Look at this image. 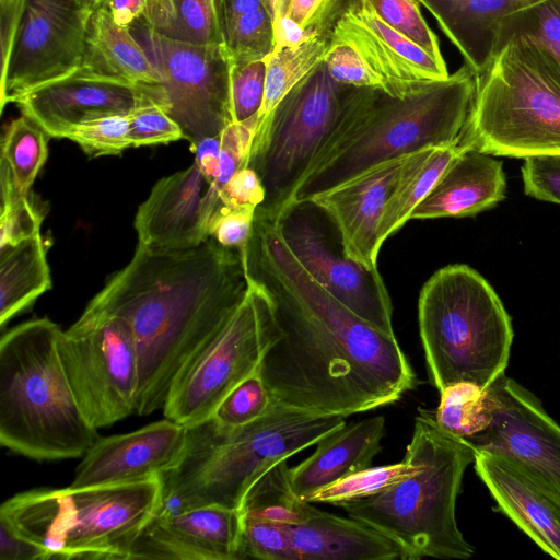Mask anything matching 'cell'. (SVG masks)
<instances>
[{"mask_svg": "<svg viewBox=\"0 0 560 560\" xmlns=\"http://www.w3.org/2000/svg\"><path fill=\"white\" fill-rule=\"evenodd\" d=\"M257 125L258 115L244 121H232L221 131L219 173L205 195L206 205L210 209L220 208L219 191L241 167L247 166Z\"/></svg>", "mask_w": 560, "mask_h": 560, "instance_id": "cell-40", "label": "cell"}, {"mask_svg": "<svg viewBox=\"0 0 560 560\" xmlns=\"http://www.w3.org/2000/svg\"><path fill=\"white\" fill-rule=\"evenodd\" d=\"M418 322L431 383L471 382L489 387L504 374L514 337L510 315L475 269L454 264L423 284Z\"/></svg>", "mask_w": 560, "mask_h": 560, "instance_id": "cell-9", "label": "cell"}, {"mask_svg": "<svg viewBox=\"0 0 560 560\" xmlns=\"http://www.w3.org/2000/svg\"><path fill=\"white\" fill-rule=\"evenodd\" d=\"M323 61L329 75L338 83L381 90L378 78L347 43H331Z\"/></svg>", "mask_w": 560, "mask_h": 560, "instance_id": "cell-47", "label": "cell"}, {"mask_svg": "<svg viewBox=\"0 0 560 560\" xmlns=\"http://www.w3.org/2000/svg\"><path fill=\"white\" fill-rule=\"evenodd\" d=\"M220 25L240 15L264 9L262 0H217Z\"/></svg>", "mask_w": 560, "mask_h": 560, "instance_id": "cell-56", "label": "cell"}, {"mask_svg": "<svg viewBox=\"0 0 560 560\" xmlns=\"http://www.w3.org/2000/svg\"><path fill=\"white\" fill-rule=\"evenodd\" d=\"M43 237L34 235L0 250V325L31 306L51 289Z\"/></svg>", "mask_w": 560, "mask_h": 560, "instance_id": "cell-29", "label": "cell"}, {"mask_svg": "<svg viewBox=\"0 0 560 560\" xmlns=\"http://www.w3.org/2000/svg\"><path fill=\"white\" fill-rule=\"evenodd\" d=\"M273 35L275 48L290 47L298 45L307 39L313 34H310L305 28L290 19L288 15L275 18ZM273 48V49H275Z\"/></svg>", "mask_w": 560, "mask_h": 560, "instance_id": "cell-55", "label": "cell"}, {"mask_svg": "<svg viewBox=\"0 0 560 560\" xmlns=\"http://www.w3.org/2000/svg\"><path fill=\"white\" fill-rule=\"evenodd\" d=\"M50 559L42 546L18 535L0 521V560Z\"/></svg>", "mask_w": 560, "mask_h": 560, "instance_id": "cell-52", "label": "cell"}, {"mask_svg": "<svg viewBox=\"0 0 560 560\" xmlns=\"http://www.w3.org/2000/svg\"><path fill=\"white\" fill-rule=\"evenodd\" d=\"M266 190L258 174L249 166L241 167L219 191L222 207L233 208L264 203Z\"/></svg>", "mask_w": 560, "mask_h": 560, "instance_id": "cell-50", "label": "cell"}, {"mask_svg": "<svg viewBox=\"0 0 560 560\" xmlns=\"http://www.w3.org/2000/svg\"><path fill=\"white\" fill-rule=\"evenodd\" d=\"M465 149L466 147L462 144L428 148L410 156L383 210L380 226L382 245L411 220L415 209L430 194L453 160Z\"/></svg>", "mask_w": 560, "mask_h": 560, "instance_id": "cell-30", "label": "cell"}, {"mask_svg": "<svg viewBox=\"0 0 560 560\" xmlns=\"http://www.w3.org/2000/svg\"><path fill=\"white\" fill-rule=\"evenodd\" d=\"M291 0H262L265 9L272 20L278 16L288 15Z\"/></svg>", "mask_w": 560, "mask_h": 560, "instance_id": "cell-58", "label": "cell"}, {"mask_svg": "<svg viewBox=\"0 0 560 560\" xmlns=\"http://www.w3.org/2000/svg\"><path fill=\"white\" fill-rule=\"evenodd\" d=\"M81 69L132 86L161 82L131 30L116 24L105 7L90 15Z\"/></svg>", "mask_w": 560, "mask_h": 560, "instance_id": "cell-28", "label": "cell"}, {"mask_svg": "<svg viewBox=\"0 0 560 560\" xmlns=\"http://www.w3.org/2000/svg\"><path fill=\"white\" fill-rule=\"evenodd\" d=\"M279 232L304 269L373 327L394 335L393 305L378 271L348 258L329 217L312 200L291 202L276 218Z\"/></svg>", "mask_w": 560, "mask_h": 560, "instance_id": "cell-14", "label": "cell"}, {"mask_svg": "<svg viewBox=\"0 0 560 560\" xmlns=\"http://www.w3.org/2000/svg\"><path fill=\"white\" fill-rule=\"evenodd\" d=\"M460 144L495 156H560L557 58L529 36H510L475 73Z\"/></svg>", "mask_w": 560, "mask_h": 560, "instance_id": "cell-8", "label": "cell"}, {"mask_svg": "<svg viewBox=\"0 0 560 560\" xmlns=\"http://www.w3.org/2000/svg\"><path fill=\"white\" fill-rule=\"evenodd\" d=\"M242 529V510L222 505L155 515L130 559L241 560Z\"/></svg>", "mask_w": 560, "mask_h": 560, "instance_id": "cell-20", "label": "cell"}, {"mask_svg": "<svg viewBox=\"0 0 560 560\" xmlns=\"http://www.w3.org/2000/svg\"><path fill=\"white\" fill-rule=\"evenodd\" d=\"M384 433L385 419L375 416L346 423L320 439L314 453L289 470L294 494L307 501L315 491L372 466Z\"/></svg>", "mask_w": 560, "mask_h": 560, "instance_id": "cell-25", "label": "cell"}, {"mask_svg": "<svg viewBox=\"0 0 560 560\" xmlns=\"http://www.w3.org/2000/svg\"><path fill=\"white\" fill-rule=\"evenodd\" d=\"M265 59L232 62L230 95L233 121H244L258 115L265 93Z\"/></svg>", "mask_w": 560, "mask_h": 560, "instance_id": "cell-46", "label": "cell"}, {"mask_svg": "<svg viewBox=\"0 0 560 560\" xmlns=\"http://www.w3.org/2000/svg\"><path fill=\"white\" fill-rule=\"evenodd\" d=\"M270 295L280 336L259 365L273 400L348 417L398 401L417 376L395 335L350 311L298 261L276 220L256 210L242 257Z\"/></svg>", "mask_w": 560, "mask_h": 560, "instance_id": "cell-1", "label": "cell"}, {"mask_svg": "<svg viewBox=\"0 0 560 560\" xmlns=\"http://www.w3.org/2000/svg\"><path fill=\"white\" fill-rule=\"evenodd\" d=\"M27 0H0L1 73L9 65Z\"/></svg>", "mask_w": 560, "mask_h": 560, "instance_id": "cell-51", "label": "cell"}, {"mask_svg": "<svg viewBox=\"0 0 560 560\" xmlns=\"http://www.w3.org/2000/svg\"><path fill=\"white\" fill-rule=\"evenodd\" d=\"M90 13L78 0H27L9 65L0 77V107L78 71Z\"/></svg>", "mask_w": 560, "mask_h": 560, "instance_id": "cell-15", "label": "cell"}, {"mask_svg": "<svg viewBox=\"0 0 560 560\" xmlns=\"http://www.w3.org/2000/svg\"><path fill=\"white\" fill-rule=\"evenodd\" d=\"M420 468L421 464L416 458L405 454L404 459L399 463L377 467L370 466L328 485L311 494L307 501L339 505L343 502L368 498L416 474Z\"/></svg>", "mask_w": 560, "mask_h": 560, "instance_id": "cell-36", "label": "cell"}, {"mask_svg": "<svg viewBox=\"0 0 560 560\" xmlns=\"http://www.w3.org/2000/svg\"><path fill=\"white\" fill-rule=\"evenodd\" d=\"M186 439L187 428L167 418L129 433L100 436L82 456L70 486H107L160 477L178 464Z\"/></svg>", "mask_w": 560, "mask_h": 560, "instance_id": "cell-18", "label": "cell"}, {"mask_svg": "<svg viewBox=\"0 0 560 560\" xmlns=\"http://www.w3.org/2000/svg\"><path fill=\"white\" fill-rule=\"evenodd\" d=\"M346 417L293 408L273 400L259 419L225 428L209 418L187 428L178 464L161 476L156 515L201 505L241 509L255 480L282 459L342 428Z\"/></svg>", "mask_w": 560, "mask_h": 560, "instance_id": "cell-4", "label": "cell"}, {"mask_svg": "<svg viewBox=\"0 0 560 560\" xmlns=\"http://www.w3.org/2000/svg\"><path fill=\"white\" fill-rule=\"evenodd\" d=\"M0 250L39 234L44 215L18 187L8 164L0 160Z\"/></svg>", "mask_w": 560, "mask_h": 560, "instance_id": "cell-37", "label": "cell"}, {"mask_svg": "<svg viewBox=\"0 0 560 560\" xmlns=\"http://www.w3.org/2000/svg\"><path fill=\"white\" fill-rule=\"evenodd\" d=\"M522 179L527 196L560 205V156L524 159Z\"/></svg>", "mask_w": 560, "mask_h": 560, "instance_id": "cell-49", "label": "cell"}, {"mask_svg": "<svg viewBox=\"0 0 560 560\" xmlns=\"http://www.w3.org/2000/svg\"><path fill=\"white\" fill-rule=\"evenodd\" d=\"M78 2L86 12L92 14L95 10L105 7L108 0H78Z\"/></svg>", "mask_w": 560, "mask_h": 560, "instance_id": "cell-59", "label": "cell"}, {"mask_svg": "<svg viewBox=\"0 0 560 560\" xmlns=\"http://www.w3.org/2000/svg\"><path fill=\"white\" fill-rule=\"evenodd\" d=\"M15 104L49 137L63 139L71 127L85 120L129 115L137 104V88L80 68L25 94Z\"/></svg>", "mask_w": 560, "mask_h": 560, "instance_id": "cell-21", "label": "cell"}, {"mask_svg": "<svg viewBox=\"0 0 560 560\" xmlns=\"http://www.w3.org/2000/svg\"><path fill=\"white\" fill-rule=\"evenodd\" d=\"M243 513L241 560H298L291 526Z\"/></svg>", "mask_w": 560, "mask_h": 560, "instance_id": "cell-42", "label": "cell"}, {"mask_svg": "<svg viewBox=\"0 0 560 560\" xmlns=\"http://www.w3.org/2000/svg\"><path fill=\"white\" fill-rule=\"evenodd\" d=\"M61 332L43 317L14 326L0 340V443L39 462L82 457L100 438L63 370Z\"/></svg>", "mask_w": 560, "mask_h": 560, "instance_id": "cell-5", "label": "cell"}, {"mask_svg": "<svg viewBox=\"0 0 560 560\" xmlns=\"http://www.w3.org/2000/svg\"><path fill=\"white\" fill-rule=\"evenodd\" d=\"M141 20L175 40L224 45L217 0H149Z\"/></svg>", "mask_w": 560, "mask_h": 560, "instance_id": "cell-31", "label": "cell"}, {"mask_svg": "<svg viewBox=\"0 0 560 560\" xmlns=\"http://www.w3.org/2000/svg\"><path fill=\"white\" fill-rule=\"evenodd\" d=\"M298 560H406L401 547L373 527L317 510L291 526Z\"/></svg>", "mask_w": 560, "mask_h": 560, "instance_id": "cell-27", "label": "cell"}, {"mask_svg": "<svg viewBox=\"0 0 560 560\" xmlns=\"http://www.w3.org/2000/svg\"><path fill=\"white\" fill-rule=\"evenodd\" d=\"M326 0H291L288 16L307 31Z\"/></svg>", "mask_w": 560, "mask_h": 560, "instance_id": "cell-57", "label": "cell"}, {"mask_svg": "<svg viewBox=\"0 0 560 560\" xmlns=\"http://www.w3.org/2000/svg\"><path fill=\"white\" fill-rule=\"evenodd\" d=\"M63 139L78 143L92 158L115 155L131 147L129 115H105L71 127Z\"/></svg>", "mask_w": 560, "mask_h": 560, "instance_id": "cell-43", "label": "cell"}, {"mask_svg": "<svg viewBox=\"0 0 560 560\" xmlns=\"http://www.w3.org/2000/svg\"><path fill=\"white\" fill-rule=\"evenodd\" d=\"M331 43H347L378 78L381 90L405 98L446 79L444 60H438L420 46L382 21L365 0H352L336 21Z\"/></svg>", "mask_w": 560, "mask_h": 560, "instance_id": "cell-17", "label": "cell"}, {"mask_svg": "<svg viewBox=\"0 0 560 560\" xmlns=\"http://www.w3.org/2000/svg\"><path fill=\"white\" fill-rule=\"evenodd\" d=\"M220 142V135H218L203 138L190 144V150L195 153L194 162L197 164L209 185L215 180L219 173Z\"/></svg>", "mask_w": 560, "mask_h": 560, "instance_id": "cell-53", "label": "cell"}, {"mask_svg": "<svg viewBox=\"0 0 560 560\" xmlns=\"http://www.w3.org/2000/svg\"><path fill=\"white\" fill-rule=\"evenodd\" d=\"M48 135L26 115L13 119L1 140V160L4 161L23 194L30 189L46 162Z\"/></svg>", "mask_w": 560, "mask_h": 560, "instance_id": "cell-35", "label": "cell"}, {"mask_svg": "<svg viewBox=\"0 0 560 560\" xmlns=\"http://www.w3.org/2000/svg\"><path fill=\"white\" fill-rule=\"evenodd\" d=\"M137 104L129 114V140L133 148L166 144L183 139L179 125L137 85Z\"/></svg>", "mask_w": 560, "mask_h": 560, "instance_id": "cell-45", "label": "cell"}, {"mask_svg": "<svg viewBox=\"0 0 560 560\" xmlns=\"http://www.w3.org/2000/svg\"><path fill=\"white\" fill-rule=\"evenodd\" d=\"M474 92L475 72L467 65L405 98L355 86L290 203L308 200L377 164L460 144Z\"/></svg>", "mask_w": 560, "mask_h": 560, "instance_id": "cell-3", "label": "cell"}, {"mask_svg": "<svg viewBox=\"0 0 560 560\" xmlns=\"http://www.w3.org/2000/svg\"><path fill=\"white\" fill-rule=\"evenodd\" d=\"M493 407L490 386L458 382L440 390V404L434 418L445 432L468 440L491 423Z\"/></svg>", "mask_w": 560, "mask_h": 560, "instance_id": "cell-34", "label": "cell"}, {"mask_svg": "<svg viewBox=\"0 0 560 560\" xmlns=\"http://www.w3.org/2000/svg\"><path fill=\"white\" fill-rule=\"evenodd\" d=\"M411 155L377 164L308 199L334 223L345 255L368 270L377 269L383 210Z\"/></svg>", "mask_w": 560, "mask_h": 560, "instance_id": "cell-19", "label": "cell"}, {"mask_svg": "<svg viewBox=\"0 0 560 560\" xmlns=\"http://www.w3.org/2000/svg\"><path fill=\"white\" fill-rule=\"evenodd\" d=\"M375 14L400 35L438 60H444L436 35L424 20L417 0H365Z\"/></svg>", "mask_w": 560, "mask_h": 560, "instance_id": "cell-44", "label": "cell"}, {"mask_svg": "<svg viewBox=\"0 0 560 560\" xmlns=\"http://www.w3.org/2000/svg\"><path fill=\"white\" fill-rule=\"evenodd\" d=\"M130 30L161 77L159 84L140 86L179 125L183 139L194 144L220 135L233 121L225 46L175 40L141 19Z\"/></svg>", "mask_w": 560, "mask_h": 560, "instance_id": "cell-13", "label": "cell"}, {"mask_svg": "<svg viewBox=\"0 0 560 560\" xmlns=\"http://www.w3.org/2000/svg\"><path fill=\"white\" fill-rule=\"evenodd\" d=\"M289 470L287 459L265 470L248 489L241 510L288 526L307 521L318 509L294 494Z\"/></svg>", "mask_w": 560, "mask_h": 560, "instance_id": "cell-33", "label": "cell"}, {"mask_svg": "<svg viewBox=\"0 0 560 560\" xmlns=\"http://www.w3.org/2000/svg\"><path fill=\"white\" fill-rule=\"evenodd\" d=\"M474 467L498 509L545 552L560 560V499L501 455L476 450Z\"/></svg>", "mask_w": 560, "mask_h": 560, "instance_id": "cell-23", "label": "cell"}, {"mask_svg": "<svg viewBox=\"0 0 560 560\" xmlns=\"http://www.w3.org/2000/svg\"><path fill=\"white\" fill-rule=\"evenodd\" d=\"M330 44V32H317L298 45L275 48L265 58V93L258 121L262 120L295 84L323 61Z\"/></svg>", "mask_w": 560, "mask_h": 560, "instance_id": "cell-32", "label": "cell"}, {"mask_svg": "<svg viewBox=\"0 0 560 560\" xmlns=\"http://www.w3.org/2000/svg\"><path fill=\"white\" fill-rule=\"evenodd\" d=\"M209 183L194 162L161 178L139 206L135 229L140 245L172 250L199 245L209 237L203 198Z\"/></svg>", "mask_w": 560, "mask_h": 560, "instance_id": "cell-22", "label": "cell"}, {"mask_svg": "<svg viewBox=\"0 0 560 560\" xmlns=\"http://www.w3.org/2000/svg\"><path fill=\"white\" fill-rule=\"evenodd\" d=\"M502 163L492 155L463 150L448 165L411 219L463 218L490 209L505 198Z\"/></svg>", "mask_w": 560, "mask_h": 560, "instance_id": "cell-24", "label": "cell"}, {"mask_svg": "<svg viewBox=\"0 0 560 560\" xmlns=\"http://www.w3.org/2000/svg\"><path fill=\"white\" fill-rule=\"evenodd\" d=\"M513 34L534 38L560 62V0H545L509 15L500 28L497 51Z\"/></svg>", "mask_w": 560, "mask_h": 560, "instance_id": "cell-39", "label": "cell"}, {"mask_svg": "<svg viewBox=\"0 0 560 560\" xmlns=\"http://www.w3.org/2000/svg\"><path fill=\"white\" fill-rule=\"evenodd\" d=\"M406 454L421 464L419 471L377 494L338 506L393 539L406 560L470 558L474 547L457 526L455 506L476 448L442 430L432 412L419 409Z\"/></svg>", "mask_w": 560, "mask_h": 560, "instance_id": "cell-6", "label": "cell"}, {"mask_svg": "<svg viewBox=\"0 0 560 560\" xmlns=\"http://www.w3.org/2000/svg\"><path fill=\"white\" fill-rule=\"evenodd\" d=\"M59 355L77 401L97 430L136 412L140 364L129 324L85 308L59 339Z\"/></svg>", "mask_w": 560, "mask_h": 560, "instance_id": "cell-12", "label": "cell"}, {"mask_svg": "<svg viewBox=\"0 0 560 560\" xmlns=\"http://www.w3.org/2000/svg\"><path fill=\"white\" fill-rule=\"evenodd\" d=\"M148 1L149 0H108L105 8L116 24L130 28L143 16Z\"/></svg>", "mask_w": 560, "mask_h": 560, "instance_id": "cell-54", "label": "cell"}, {"mask_svg": "<svg viewBox=\"0 0 560 560\" xmlns=\"http://www.w3.org/2000/svg\"><path fill=\"white\" fill-rule=\"evenodd\" d=\"M256 207H221L209 226L212 236L222 246L235 248L244 256L253 231Z\"/></svg>", "mask_w": 560, "mask_h": 560, "instance_id": "cell-48", "label": "cell"}, {"mask_svg": "<svg viewBox=\"0 0 560 560\" xmlns=\"http://www.w3.org/2000/svg\"><path fill=\"white\" fill-rule=\"evenodd\" d=\"M273 399L259 369L237 384L217 406L212 418L225 428H238L262 417Z\"/></svg>", "mask_w": 560, "mask_h": 560, "instance_id": "cell-41", "label": "cell"}, {"mask_svg": "<svg viewBox=\"0 0 560 560\" xmlns=\"http://www.w3.org/2000/svg\"><path fill=\"white\" fill-rule=\"evenodd\" d=\"M354 88L336 82L322 61L258 121L247 166L265 187L266 198L258 207L265 214L276 220L290 203L301 178L334 132Z\"/></svg>", "mask_w": 560, "mask_h": 560, "instance_id": "cell-10", "label": "cell"}, {"mask_svg": "<svg viewBox=\"0 0 560 560\" xmlns=\"http://www.w3.org/2000/svg\"><path fill=\"white\" fill-rule=\"evenodd\" d=\"M162 479L92 487L36 488L0 506V521L49 558L129 560L161 504Z\"/></svg>", "mask_w": 560, "mask_h": 560, "instance_id": "cell-7", "label": "cell"}, {"mask_svg": "<svg viewBox=\"0 0 560 560\" xmlns=\"http://www.w3.org/2000/svg\"><path fill=\"white\" fill-rule=\"evenodd\" d=\"M434 16L475 73L497 51L503 21L545 0H417Z\"/></svg>", "mask_w": 560, "mask_h": 560, "instance_id": "cell-26", "label": "cell"}, {"mask_svg": "<svg viewBox=\"0 0 560 560\" xmlns=\"http://www.w3.org/2000/svg\"><path fill=\"white\" fill-rule=\"evenodd\" d=\"M490 389L492 421L468 441L476 450L514 462L560 499V425L534 394L505 373Z\"/></svg>", "mask_w": 560, "mask_h": 560, "instance_id": "cell-16", "label": "cell"}, {"mask_svg": "<svg viewBox=\"0 0 560 560\" xmlns=\"http://www.w3.org/2000/svg\"><path fill=\"white\" fill-rule=\"evenodd\" d=\"M248 279L245 296L219 329L178 373L162 408L164 417L185 427L209 419L221 400L259 369L279 338L273 302Z\"/></svg>", "mask_w": 560, "mask_h": 560, "instance_id": "cell-11", "label": "cell"}, {"mask_svg": "<svg viewBox=\"0 0 560 560\" xmlns=\"http://www.w3.org/2000/svg\"><path fill=\"white\" fill-rule=\"evenodd\" d=\"M232 62L265 59L275 48L273 22L264 8L221 24Z\"/></svg>", "mask_w": 560, "mask_h": 560, "instance_id": "cell-38", "label": "cell"}, {"mask_svg": "<svg viewBox=\"0 0 560 560\" xmlns=\"http://www.w3.org/2000/svg\"><path fill=\"white\" fill-rule=\"evenodd\" d=\"M237 249L212 236L199 245L152 249L138 244L86 308L124 318L139 355V416L162 409L172 383L219 331L246 294Z\"/></svg>", "mask_w": 560, "mask_h": 560, "instance_id": "cell-2", "label": "cell"}]
</instances>
